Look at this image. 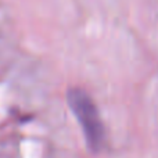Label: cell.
I'll return each instance as SVG.
<instances>
[{"instance_id":"1","label":"cell","mask_w":158,"mask_h":158,"mask_svg":"<svg viewBox=\"0 0 158 158\" xmlns=\"http://www.w3.org/2000/svg\"><path fill=\"white\" fill-rule=\"evenodd\" d=\"M68 104L82 128L86 143L92 151H100L104 144V126L98 110L90 96L79 89L68 93Z\"/></svg>"}]
</instances>
